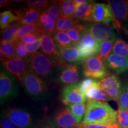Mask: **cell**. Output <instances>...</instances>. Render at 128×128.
I'll use <instances>...</instances> for the list:
<instances>
[{
    "label": "cell",
    "mask_w": 128,
    "mask_h": 128,
    "mask_svg": "<svg viewBox=\"0 0 128 128\" xmlns=\"http://www.w3.org/2000/svg\"><path fill=\"white\" fill-rule=\"evenodd\" d=\"M86 103H87L73 104L67 106L66 107L73 116L76 118L78 126L82 124L84 120L86 110Z\"/></svg>",
    "instance_id": "obj_25"
},
{
    "label": "cell",
    "mask_w": 128,
    "mask_h": 128,
    "mask_svg": "<svg viewBox=\"0 0 128 128\" xmlns=\"http://www.w3.org/2000/svg\"><path fill=\"white\" fill-rule=\"evenodd\" d=\"M86 28L88 32L100 44L115 35L113 28L110 24L92 23L86 26Z\"/></svg>",
    "instance_id": "obj_12"
},
{
    "label": "cell",
    "mask_w": 128,
    "mask_h": 128,
    "mask_svg": "<svg viewBox=\"0 0 128 128\" xmlns=\"http://www.w3.org/2000/svg\"><path fill=\"white\" fill-rule=\"evenodd\" d=\"M61 17H71L74 16L76 10V4L72 0H62L60 1Z\"/></svg>",
    "instance_id": "obj_28"
},
{
    "label": "cell",
    "mask_w": 128,
    "mask_h": 128,
    "mask_svg": "<svg viewBox=\"0 0 128 128\" xmlns=\"http://www.w3.org/2000/svg\"><path fill=\"white\" fill-rule=\"evenodd\" d=\"M107 66L118 74L128 71V58L111 54L106 60Z\"/></svg>",
    "instance_id": "obj_17"
},
{
    "label": "cell",
    "mask_w": 128,
    "mask_h": 128,
    "mask_svg": "<svg viewBox=\"0 0 128 128\" xmlns=\"http://www.w3.org/2000/svg\"><path fill=\"white\" fill-rule=\"evenodd\" d=\"M22 83L26 92L33 100H42L47 95L48 87L44 80L32 71L26 74Z\"/></svg>",
    "instance_id": "obj_3"
},
{
    "label": "cell",
    "mask_w": 128,
    "mask_h": 128,
    "mask_svg": "<svg viewBox=\"0 0 128 128\" xmlns=\"http://www.w3.org/2000/svg\"><path fill=\"white\" fill-rule=\"evenodd\" d=\"M2 65L8 72L20 82H23L26 74L30 71L28 59L13 57L3 60Z\"/></svg>",
    "instance_id": "obj_7"
},
{
    "label": "cell",
    "mask_w": 128,
    "mask_h": 128,
    "mask_svg": "<svg viewBox=\"0 0 128 128\" xmlns=\"http://www.w3.org/2000/svg\"><path fill=\"white\" fill-rule=\"evenodd\" d=\"M116 40V36L115 34L110 39L106 40L101 43L99 53L98 55L97 56H98L100 58L106 62V60H108V56L112 54L113 46Z\"/></svg>",
    "instance_id": "obj_23"
},
{
    "label": "cell",
    "mask_w": 128,
    "mask_h": 128,
    "mask_svg": "<svg viewBox=\"0 0 128 128\" xmlns=\"http://www.w3.org/2000/svg\"><path fill=\"white\" fill-rule=\"evenodd\" d=\"M49 3V1L46 0H28L26 1V5L28 7L36 10L40 13L46 10Z\"/></svg>",
    "instance_id": "obj_35"
},
{
    "label": "cell",
    "mask_w": 128,
    "mask_h": 128,
    "mask_svg": "<svg viewBox=\"0 0 128 128\" xmlns=\"http://www.w3.org/2000/svg\"><path fill=\"white\" fill-rule=\"evenodd\" d=\"M26 47L30 55L38 52V50H39V48H41V39L38 40L32 44H26Z\"/></svg>",
    "instance_id": "obj_43"
},
{
    "label": "cell",
    "mask_w": 128,
    "mask_h": 128,
    "mask_svg": "<svg viewBox=\"0 0 128 128\" xmlns=\"http://www.w3.org/2000/svg\"><path fill=\"white\" fill-rule=\"evenodd\" d=\"M119 107L128 110V82L122 86V92L118 102Z\"/></svg>",
    "instance_id": "obj_38"
},
{
    "label": "cell",
    "mask_w": 128,
    "mask_h": 128,
    "mask_svg": "<svg viewBox=\"0 0 128 128\" xmlns=\"http://www.w3.org/2000/svg\"><path fill=\"white\" fill-rule=\"evenodd\" d=\"M99 82L102 88L108 96L109 100L118 102L122 90L119 78L116 75H110L100 80Z\"/></svg>",
    "instance_id": "obj_9"
},
{
    "label": "cell",
    "mask_w": 128,
    "mask_h": 128,
    "mask_svg": "<svg viewBox=\"0 0 128 128\" xmlns=\"http://www.w3.org/2000/svg\"><path fill=\"white\" fill-rule=\"evenodd\" d=\"M2 113L12 122L21 128H34L33 117L29 112L18 108H9Z\"/></svg>",
    "instance_id": "obj_8"
},
{
    "label": "cell",
    "mask_w": 128,
    "mask_h": 128,
    "mask_svg": "<svg viewBox=\"0 0 128 128\" xmlns=\"http://www.w3.org/2000/svg\"><path fill=\"white\" fill-rule=\"evenodd\" d=\"M54 122L58 128H76L78 127L76 118L67 108L58 112Z\"/></svg>",
    "instance_id": "obj_15"
},
{
    "label": "cell",
    "mask_w": 128,
    "mask_h": 128,
    "mask_svg": "<svg viewBox=\"0 0 128 128\" xmlns=\"http://www.w3.org/2000/svg\"><path fill=\"white\" fill-rule=\"evenodd\" d=\"M78 20L74 17H60V20L56 24V32H66L68 30L71 29L79 24Z\"/></svg>",
    "instance_id": "obj_27"
},
{
    "label": "cell",
    "mask_w": 128,
    "mask_h": 128,
    "mask_svg": "<svg viewBox=\"0 0 128 128\" xmlns=\"http://www.w3.org/2000/svg\"><path fill=\"white\" fill-rule=\"evenodd\" d=\"M29 70L44 80L54 81L58 70L62 65L57 60L51 58L44 53L37 52L28 59Z\"/></svg>",
    "instance_id": "obj_2"
},
{
    "label": "cell",
    "mask_w": 128,
    "mask_h": 128,
    "mask_svg": "<svg viewBox=\"0 0 128 128\" xmlns=\"http://www.w3.org/2000/svg\"><path fill=\"white\" fill-rule=\"evenodd\" d=\"M82 65V74L86 78L102 80L108 76L106 64L98 56L83 60Z\"/></svg>",
    "instance_id": "obj_5"
},
{
    "label": "cell",
    "mask_w": 128,
    "mask_h": 128,
    "mask_svg": "<svg viewBox=\"0 0 128 128\" xmlns=\"http://www.w3.org/2000/svg\"><path fill=\"white\" fill-rule=\"evenodd\" d=\"M55 60L64 66V64H77L84 60L79 50L74 46L64 49H58L57 56Z\"/></svg>",
    "instance_id": "obj_14"
},
{
    "label": "cell",
    "mask_w": 128,
    "mask_h": 128,
    "mask_svg": "<svg viewBox=\"0 0 128 128\" xmlns=\"http://www.w3.org/2000/svg\"><path fill=\"white\" fill-rule=\"evenodd\" d=\"M115 20L116 18L109 5L94 3L92 8L89 22L110 24L113 23Z\"/></svg>",
    "instance_id": "obj_10"
},
{
    "label": "cell",
    "mask_w": 128,
    "mask_h": 128,
    "mask_svg": "<svg viewBox=\"0 0 128 128\" xmlns=\"http://www.w3.org/2000/svg\"><path fill=\"white\" fill-rule=\"evenodd\" d=\"M30 55L27 50L26 44L20 41H17L16 46L15 55L14 57L20 58L23 59H28Z\"/></svg>",
    "instance_id": "obj_39"
},
{
    "label": "cell",
    "mask_w": 128,
    "mask_h": 128,
    "mask_svg": "<svg viewBox=\"0 0 128 128\" xmlns=\"http://www.w3.org/2000/svg\"><path fill=\"white\" fill-rule=\"evenodd\" d=\"M17 41L15 40L10 42L1 41V52L6 60L12 58L15 55L16 46Z\"/></svg>",
    "instance_id": "obj_32"
},
{
    "label": "cell",
    "mask_w": 128,
    "mask_h": 128,
    "mask_svg": "<svg viewBox=\"0 0 128 128\" xmlns=\"http://www.w3.org/2000/svg\"><path fill=\"white\" fill-rule=\"evenodd\" d=\"M85 96L88 100H96L106 102L109 101L108 96L101 87L99 81L94 80V82L86 91Z\"/></svg>",
    "instance_id": "obj_19"
},
{
    "label": "cell",
    "mask_w": 128,
    "mask_h": 128,
    "mask_svg": "<svg viewBox=\"0 0 128 128\" xmlns=\"http://www.w3.org/2000/svg\"><path fill=\"white\" fill-rule=\"evenodd\" d=\"M39 23L41 29L45 34L51 35L56 32V23L46 12L41 13Z\"/></svg>",
    "instance_id": "obj_22"
},
{
    "label": "cell",
    "mask_w": 128,
    "mask_h": 128,
    "mask_svg": "<svg viewBox=\"0 0 128 128\" xmlns=\"http://www.w3.org/2000/svg\"><path fill=\"white\" fill-rule=\"evenodd\" d=\"M0 124H1V127L2 128H21L8 119L3 113L1 114Z\"/></svg>",
    "instance_id": "obj_40"
},
{
    "label": "cell",
    "mask_w": 128,
    "mask_h": 128,
    "mask_svg": "<svg viewBox=\"0 0 128 128\" xmlns=\"http://www.w3.org/2000/svg\"><path fill=\"white\" fill-rule=\"evenodd\" d=\"M17 22H18V17L11 11H6L0 14V28L1 30L6 29Z\"/></svg>",
    "instance_id": "obj_29"
},
{
    "label": "cell",
    "mask_w": 128,
    "mask_h": 128,
    "mask_svg": "<svg viewBox=\"0 0 128 128\" xmlns=\"http://www.w3.org/2000/svg\"><path fill=\"white\" fill-rule=\"evenodd\" d=\"M53 38L55 40L58 49H64L74 45L66 32H56L53 34Z\"/></svg>",
    "instance_id": "obj_24"
},
{
    "label": "cell",
    "mask_w": 128,
    "mask_h": 128,
    "mask_svg": "<svg viewBox=\"0 0 128 128\" xmlns=\"http://www.w3.org/2000/svg\"><path fill=\"white\" fill-rule=\"evenodd\" d=\"M34 128H58L55 122L51 120H46L40 123L39 125L36 126Z\"/></svg>",
    "instance_id": "obj_44"
},
{
    "label": "cell",
    "mask_w": 128,
    "mask_h": 128,
    "mask_svg": "<svg viewBox=\"0 0 128 128\" xmlns=\"http://www.w3.org/2000/svg\"><path fill=\"white\" fill-rule=\"evenodd\" d=\"M10 2L9 1H7V0H1L0 1V7L1 8L6 7V6H10Z\"/></svg>",
    "instance_id": "obj_45"
},
{
    "label": "cell",
    "mask_w": 128,
    "mask_h": 128,
    "mask_svg": "<svg viewBox=\"0 0 128 128\" xmlns=\"http://www.w3.org/2000/svg\"><path fill=\"white\" fill-rule=\"evenodd\" d=\"M80 76L79 65L77 64H69L63 66L58 79L61 84L69 86L78 83Z\"/></svg>",
    "instance_id": "obj_13"
},
{
    "label": "cell",
    "mask_w": 128,
    "mask_h": 128,
    "mask_svg": "<svg viewBox=\"0 0 128 128\" xmlns=\"http://www.w3.org/2000/svg\"><path fill=\"white\" fill-rule=\"evenodd\" d=\"M94 80H95L92 79V78H86V79L83 80L82 81H81V82H78L79 83L80 89V91H81V93L84 94L85 96V93H86V91H87V89L92 84V83L94 82Z\"/></svg>",
    "instance_id": "obj_42"
},
{
    "label": "cell",
    "mask_w": 128,
    "mask_h": 128,
    "mask_svg": "<svg viewBox=\"0 0 128 128\" xmlns=\"http://www.w3.org/2000/svg\"><path fill=\"white\" fill-rule=\"evenodd\" d=\"M18 84L17 79L4 68L0 72V102L2 105L18 95Z\"/></svg>",
    "instance_id": "obj_4"
},
{
    "label": "cell",
    "mask_w": 128,
    "mask_h": 128,
    "mask_svg": "<svg viewBox=\"0 0 128 128\" xmlns=\"http://www.w3.org/2000/svg\"><path fill=\"white\" fill-rule=\"evenodd\" d=\"M21 27L22 24L18 22H17L3 30L1 34V41L7 42L15 41L16 35Z\"/></svg>",
    "instance_id": "obj_26"
},
{
    "label": "cell",
    "mask_w": 128,
    "mask_h": 128,
    "mask_svg": "<svg viewBox=\"0 0 128 128\" xmlns=\"http://www.w3.org/2000/svg\"><path fill=\"white\" fill-rule=\"evenodd\" d=\"M44 34H45V33L42 30H39V31L33 32V33L26 35L19 41L25 44H32L38 40L41 39V38Z\"/></svg>",
    "instance_id": "obj_37"
},
{
    "label": "cell",
    "mask_w": 128,
    "mask_h": 128,
    "mask_svg": "<svg viewBox=\"0 0 128 128\" xmlns=\"http://www.w3.org/2000/svg\"><path fill=\"white\" fill-rule=\"evenodd\" d=\"M95 1H86L84 4L79 5L76 7V12H75L74 17L75 19L78 20V22H90L92 6Z\"/></svg>",
    "instance_id": "obj_21"
},
{
    "label": "cell",
    "mask_w": 128,
    "mask_h": 128,
    "mask_svg": "<svg viewBox=\"0 0 128 128\" xmlns=\"http://www.w3.org/2000/svg\"><path fill=\"white\" fill-rule=\"evenodd\" d=\"M41 50L44 55L55 59L58 54V48L53 36L45 34L41 38Z\"/></svg>",
    "instance_id": "obj_20"
},
{
    "label": "cell",
    "mask_w": 128,
    "mask_h": 128,
    "mask_svg": "<svg viewBox=\"0 0 128 128\" xmlns=\"http://www.w3.org/2000/svg\"><path fill=\"white\" fill-rule=\"evenodd\" d=\"M44 12H46V13L50 16L51 18L56 24L61 17L60 1H49V5H48L47 8Z\"/></svg>",
    "instance_id": "obj_30"
},
{
    "label": "cell",
    "mask_w": 128,
    "mask_h": 128,
    "mask_svg": "<svg viewBox=\"0 0 128 128\" xmlns=\"http://www.w3.org/2000/svg\"><path fill=\"white\" fill-rule=\"evenodd\" d=\"M118 124L119 128H128V110L119 107L118 110Z\"/></svg>",
    "instance_id": "obj_36"
},
{
    "label": "cell",
    "mask_w": 128,
    "mask_h": 128,
    "mask_svg": "<svg viewBox=\"0 0 128 128\" xmlns=\"http://www.w3.org/2000/svg\"><path fill=\"white\" fill-rule=\"evenodd\" d=\"M79 50L83 60L98 55L100 50V43L94 39V37L86 30L83 34L81 40L74 44Z\"/></svg>",
    "instance_id": "obj_6"
},
{
    "label": "cell",
    "mask_w": 128,
    "mask_h": 128,
    "mask_svg": "<svg viewBox=\"0 0 128 128\" xmlns=\"http://www.w3.org/2000/svg\"><path fill=\"white\" fill-rule=\"evenodd\" d=\"M39 30H42L41 29V28L40 26L39 23L34 24L23 26H22L19 28L18 31L17 32V35H16V40L19 41L26 35L33 33V32L39 31Z\"/></svg>",
    "instance_id": "obj_34"
},
{
    "label": "cell",
    "mask_w": 128,
    "mask_h": 128,
    "mask_svg": "<svg viewBox=\"0 0 128 128\" xmlns=\"http://www.w3.org/2000/svg\"><path fill=\"white\" fill-rule=\"evenodd\" d=\"M61 100L62 103L66 106L87 102V97L80 91L78 82L67 86L62 90Z\"/></svg>",
    "instance_id": "obj_11"
},
{
    "label": "cell",
    "mask_w": 128,
    "mask_h": 128,
    "mask_svg": "<svg viewBox=\"0 0 128 128\" xmlns=\"http://www.w3.org/2000/svg\"><path fill=\"white\" fill-rule=\"evenodd\" d=\"M76 128H119L118 124H82Z\"/></svg>",
    "instance_id": "obj_41"
},
{
    "label": "cell",
    "mask_w": 128,
    "mask_h": 128,
    "mask_svg": "<svg viewBox=\"0 0 128 128\" xmlns=\"http://www.w3.org/2000/svg\"><path fill=\"white\" fill-rule=\"evenodd\" d=\"M112 54L128 58V44L121 39H117L113 46Z\"/></svg>",
    "instance_id": "obj_31"
},
{
    "label": "cell",
    "mask_w": 128,
    "mask_h": 128,
    "mask_svg": "<svg viewBox=\"0 0 128 128\" xmlns=\"http://www.w3.org/2000/svg\"><path fill=\"white\" fill-rule=\"evenodd\" d=\"M118 124V111L106 102L88 100L82 124Z\"/></svg>",
    "instance_id": "obj_1"
},
{
    "label": "cell",
    "mask_w": 128,
    "mask_h": 128,
    "mask_svg": "<svg viewBox=\"0 0 128 128\" xmlns=\"http://www.w3.org/2000/svg\"><path fill=\"white\" fill-rule=\"evenodd\" d=\"M15 2H18V3H22L24 2V1H23V0H20V1H18V0H16V1H14Z\"/></svg>",
    "instance_id": "obj_46"
},
{
    "label": "cell",
    "mask_w": 128,
    "mask_h": 128,
    "mask_svg": "<svg viewBox=\"0 0 128 128\" xmlns=\"http://www.w3.org/2000/svg\"><path fill=\"white\" fill-rule=\"evenodd\" d=\"M15 13L18 17V22L22 26L31 25L38 23L41 14L39 12L32 8H29L24 11H16Z\"/></svg>",
    "instance_id": "obj_18"
},
{
    "label": "cell",
    "mask_w": 128,
    "mask_h": 128,
    "mask_svg": "<svg viewBox=\"0 0 128 128\" xmlns=\"http://www.w3.org/2000/svg\"><path fill=\"white\" fill-rule=\"evenodd\" d=\"M108 4L111 7L116 20L120 23L128 21V1L112 0L108 1Z\"/></svg>",
    "instance_id": "obj_16"
},
{
    "label": "cell",
    "mask_w": 128,
    "mask_h": 128,
    "mask_svg": "<svg viewBox=\"0 0 128 128\" xmlns=\"http://www.w3.org/2000/svg\"><path fill=\"white\" fill-rule=\"evenodd\" d=\"M86 30H87L86 26L78 24L74 28L68 30L66 33L73 44H74L81 40L83 34Z\"/></svg>",
    "instance_id": "obj_33"
}]
</instances>
